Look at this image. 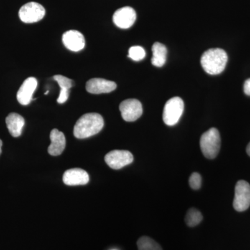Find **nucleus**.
Instances as JSON below:
<instances>
[{
  "instance_id": "24",
  "label": "nucleus",
  "mask_w": 250,
  "mask_h": 250,
  "mask_svg": "<svg viewBox=\"0 0 250 250\" xmlns=\"http://www.w3.org/2000/svg\"><path fill=\"white\" fill-rule=\"evenodd\" d=\"M1 147H2V141L0 140V155L1 154Z\"/></svg>"
},
{
  "instance_id": "19",
  "label": "nucleus",
  "mask_w": 250,
  "mask_h": 250,
  "mask_svg": "<svg viewBox=\"0 0 250 250\" xmlns=\"http://www.w3.org/2000/svg\"><path fill=\"white\" fill-rule=\"evenodd\" d=\"M137 246L139 250H162L160 245L147 236L140 238L137 241Z\"/></svg>"
},
{
  "instance_id": "21",
  "label": "nucleus",
  "mask_w": 250,
  "mask_h": 250,
  "mask_svg": "<svg viewBox=\"0 0 250 250\" xmlns=\"http://www.w3.org/2000/svg\"><path fill=\"white\" fill-rule=\"evenodd\" d=\"M189 185L193 190H198L201 188L202 177L197 172H193L189 178Z\"/></svg>"
},
{
  "instance_id": "3",
  "label": "nucleus",
  "mask_w": 250,
  "mask_h": 250,
  "mask_svg": "<svg viewBox=\"0 0 250 250\" xmlns=\"http://www.w3.org/2000/svg\"><path fill=\"white\" fill-rule=\"evenodd\" d=\"M200 148L204 156L208 159H213L218 155L221 146V139L218 130L210 128L202 135Z\"/></svg>"
},
{
  "instance_id": "2",
  "label": "nucleus",
  "mask_w": 250,
  "mask_h": 250,
  "mask_svg": "<svg viewBox=\"0 0 250 250\" xmlns=\"http://www.w3.org/2000/svg\"><path fill=\"white\" fill-rule=\"evenodd\" d=\"M228 57L224 49H209L202 54L201 65L207 73L219 75L224 71L228 63Z\"/></svg>"
},
{
  "instance_id": "11",
  "label": "nucleus",
  "mask_w": 250,
  "mask_h": 250,
  "mask_svg": "<svg viewBox=\"0 0 250 250\" xmlns=\"http://www.w3.org/2000/svg\"><path fill=\"white\" fill-rule=\"evenodd\" d=\"M62 182L67 186L85 185L89 182V175L83 169L72 168L64 172Z\"/></svg>"
},
{
  "instance_id": "12",
  "label": "nucleus",
  "mask_w": 250,
  "mask_h": 250,
  "mask_svg": "<svg viewBox=\"0 0 250 250\" xmlns=\"http://www.w3.org/2000/svg\"><path fill=\"white\" fill-rule=\"evenodd\" d=\"M62 40L64 45L72 52H80L84 48V36L80 31L76 30L66 31L62 35Z\"/></svg>"
},
{
  "instance_id": "16",
  "label": "nucleus",
  "mask_w": 250,
  "mask_h": 250,
  "mask_svg": "<svg viewBox=\"0 0 250 250\" xmlns=\"http://www.w3.org/2000/svg\"><path fill=\"white\" fill-rule=\"evenodd\" d=\"M54 80L57 81L61 88L60 94L57 99V103H65L69 98L70 89L73 86L74 82L70 79L62 76V75H55L54 77Z\"/></svg>"
},
{
  "instance_id": "20",
  "label": "nucleus",
  "mask_w": 250,
  "mask_h": 250,
  "mask_svg": "<svg viewBox=\"0 0 250 250\" xmlns=\"http://www.w3.org/2000/svg\"><path fill=\"white\" fill-rule=\"evenodd\" d=\"M146 50L141 46H133L129 49V58L135 62H139L146 57Z\"/></svg>"
},
{
  "instance_id": "4",
  "label": "nucleus",
  "mask_w": 250,
  "mask_h": 250,
  "mask_svg": "<svg viewBox=\"0 0 250 250\" xmlns=\"http://www.w3.org/2000/svg\"><path fill=\"white\" fill-rule=\"evenodd\" d=\"M184 103L182 98L174 97L166 103L163 113V120L167 126H174L178 123L183 114Z\"/></svg>"
},
{
  "instance_id": "13",
  "label": "nucleus",
  "mask_w": 250,
  "mask_h": 250,
  "mask_svg": "<svg viewBox=\"0 0 250 250\" xmlns=\"http://www.w3.org/2000/svg\"><path fill=\"white\" fill-rule=\"evenodd\" d=\"M87 91L92 94L108 93L116 89L114 82L102 78H94L88 81L85 85Z\"/></svg>"
},
{
  "instance_id": "18",
  "label": "nucleus",
  "mask_w": 250,
  "mask_h": 250,
  "mask_svg": "<svg viewBox=\"0 0 250 250\" xmlns=\"http://www.w3.org/2000/svg\"><path fill=\"white\" fill-rule=\"evenodd\" d=\"M203 216L201 212L195 208H190L187 211L185 217L186 223L188 227L193 228L201 223Z\"/></svg>"
},
{
  "instance_id": "5",
  "label": "nucleus",
  "mask_w": 250,
  "mask_h": 250,
  "mask_svg": "<svg viewBox=\"0 0 250 250\" xmlns=\"http://www.w3.org/2000/svg\"><path fill=\"white\" fill-rule=\"evenodd\" d=\"M233 208L237 211H245L250 206V185L246 181L237 182L235 187V196L233 202Z\"/></svg>"
},
{
  "instance_id": "8",
  "label": "nucleus",
  "mask_w": 250,
  "mask_h": 250,
  "mask_svg": "<svg viewBox=\"0 0 250 250\" xmlns=\"http://www.w3.org/2000/svg\"><path fill=\"white\" fill-rule=\"evenodd\" d=\"M120 111L124 121L134 122L142 116L143 106L141 102L136 99H128L122 102Z\"/></svg>"
},
{
  "instance_id": "25",
  "label": "nucleus",
  "mask_w": 250,
  "mask_h": 250,
  "mask_svg": "<svg viewBox=\"0 0 250 250\" xmlns=\"http://www.w3.org/2000/svg\"><path fill=\"white\" fill-rule=\"evenodd\" d=\"M49 93V90H47V91L46 92V93H45V95H47V93Z\"/></svg>"
},
{
  "instance_id": "15",
  "label": "nucleus",
  "mask_w": 250,
  "mask_h": 250,
  "mask_svg": "<svg viewBox=\"0 0 250 250\" xmlns=\"http://www.w3.org/2000/svg\"><path fill=\"white\" fill-rule=\"evenodd\" d=\"M24 123H25V121L23 117L18 113H10L6 118V126H7L10 134L13 137H19L22 134Z\"/></svg>"
},
{
  "instance_id": "14",
  "label": "nucleus",
  "mask_w": 250,
  "mask_h": 250,
  "mask_svg": "<svg viewBox=\"0 0 250 250\" xmlns=\"http://www.w3.org/2000/svg\"><path fill=\"white\" fill-rule=\"evenodd\" d=\"M51 144L48 147V153L52 156L61 155L66 146L65 135L58 129H54L50 133Z\"/></svg>"
},
{
  "instance_id": "17",
  "label": "nucleus",
  "mask_w": 250,
  "mask_h": 250,
  "mask_svg": "<svg viewBox=\"0 0 250 250\" xmlns=\"http://www.w3.org/2000/svg\"><path fill=\"white\" fill-rule=\"evenodd\" d=\"M167 48L164 44L155 42L152 46V65L156 67L164 66L167 58Z\"/></svg>"
},
{
  "instance_id": "22",
  "label": "nucleus",
  "mask_w": 250,
  "mask_h": 250,
  "mask_svg": "<svg viewBox=\"0 0 250 250\" xmlns=\"http://www.w3.org/2000/svg\"><path fill=\"white\" fill-rule=\"evenodd\" d=\"M243 88H244L245 93H246L247 95L250 96V78L245 82Z\"/></svg>"
},
{
  "instance_id": "10",
  "label": "nucleus",
  "mask_w": 250,
  "mask_h": 250,
  "mask_svg": "<svg viewBox=\"0 0 250 250\" xmlns=\"http://www.w3.org/2000/svg\"><path fill=\"white\" fill-rule=\"evenodd\" d=\"M38 81L35 77H29L24 82L17 93V100L21 104H29L32 100L33 95L37 88Z\"/></svg>"
},
{
  "instance_id": "6",
  "label": "nucleus",
  "mask_w": 250,
  "mask_h": 250,
  "mask_svg": "<svg viewBox=\"0 0 250 250\" xmlns=\"http://www.w3.org/2000/svg\"><path fill=\"white\" fill-rule=\"evenodd\" d=\"M45 9L42 5L36 2L24 4L19 11V17L24 23L39 22L44 18Z\"/></svg>"
},
{
  "instance_id": "23",
  "label": "nucleus",
  "mask_w": 250,
  "mask_h": 250,
  "mask_svg": "<svg viewBox=\"0 0 250 250\" xmlns=\"http://www.w3.org/2000/svg\"><path fill=\"white\" fill-rule=\"evenodd\" d=\"M246 152L248 153V155L250 156V143L248 144V147L246 148Z\"/></svg>"
},
{
  "instance_id": "9",
  "label": "nucleus",
  "mask_w": 250,
  "mask_h": 250,
  "mask_svg": "<svg viewBox=\"0 0 250 250\" xmlns=\"http://www.w3.org/2000/svg\"><path fill=\"white\" fill-rule=\"evenodd\" d=\"M136 20V11L129 6H125L117 10L113 16V22L121 29H129L134 25Z\"/></svg>"
},
{
  "instance_id": "7",
  "label": "nucleus",
  "mask_w": 250,
  "mask_h": 250,
  "mask_svg": "<svg viewBox=\"0 0 250 250\" xmlns=\"http://www.w3.org/2000/svg\"><path fill=\"white\" fill-rule=\"evenodd\" d=\"M104 160L111 168L119 170L131 164L134 161V156L129 151L116 149L106 154Z\"/></svg>"
},
{
  "instance_id": "1",
  "label": "nucleus",
  "mask_w": 250,
  "mask_h": 250,
  "mask_svg": "<svg viewBox=\"0 0 250 250\" xmlns=\"http://www.w3.org/2000/svg\"><path fill=\"white\" fill-rule=\"evenodd\" d=\"M104 122L103 116L96 113L83 115L74 127V136L79 139H87L96 135L103 129Z\"/></svg>"
}]
</instances>
